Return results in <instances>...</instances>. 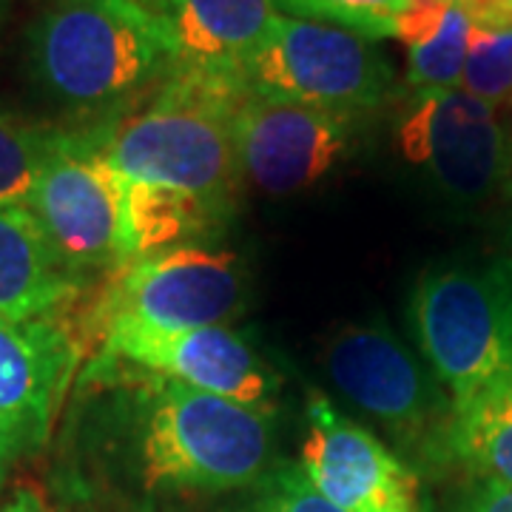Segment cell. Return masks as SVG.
I'll return each instance as SVG.
<instances>
[{"label":"cell","mask_w":512,"mask_h":512,"mask_svg":"<svg viewBox=\"0 0 512 512\" xmlns=\"http://www.w3.org/2000/svg\"><path fill=\"white\" fill-rule=\"evenodd\" d=\"M29 72L60 109L106 123L157 94L171 49L137 0H55L29 29Z\"/></svg>","instance_id":"cell-1"},{"label":"cell","mask_w":512,"mask_h":512,"mask_svg":"<svg viewBox=\"0 0 512 512\" xmlns=\"http://www.w3.org/2000/svg\"><path fill=\"white\" fill-rule=\"evenodd\" d=\"M245 97L239 77L168 74L143 109L97 123L100 146L123 183L234 205L242 171L231 120Z\"/></svg>","instance_id":"cell-2"},{"label":"cell","mask_w":512,"mask_h":512,"mask_svg":"<svg viewBox=\"0 0 512 512\" xmlns=\"http://www.w3.org/2000/svg\"><path fill=\"white\" fill-rule=\"evenodd\" d=\"M274 410L151 376L143 382L140 476L157 493H231L271 470Z\"/></svg>","instance_id":"cell-3"},{"label":"cell","mask_w":512,"mask_h":512,"mask_svg":"<svg viewBox=\"0 0 512 512\" xmlns=\"http://www.w3.org/2000/svg\"><path fill=\"white\" fill-rule=\"evenodd\" d=\"M421 356L453 407L512 373V259L447 262L424 271L410 293Z\"/></svg>","instance_id":"cell-4"},{"label":"cell","mask_w":512,"mask_h":512,"mask_svg":"<svg viewBox=\"0 0 512 512\" xmlns=\"http://www.w3.org/2000/svg\"><path fill=\"white\" fill-rule=\"evenodd\" d=\"M254 97L365 120L396 94V74L376 40L342 26L276 15L242 66Z\"/></svg>","instance_id":"cell-5"},{"label":"cell","mask_w":512,"mask_h":512,"mask_svg":"<svg viewBox=\"0 0 512 512\" xmlns=\"http://www.w3.org/2000/svg\"><path fill=\"white\" fill-rule=\"evenodd\" d=\"M325 370L336 390L376 419L404 450L447 461L456 407L430 367L384 325H350L330 339Z\"/></svg>","instance_id":"cell-6"},{"label":"cell","mask_w":512,"mask_h":512,"mask_svg":"<svg viewBox=\"0 0 512 512\" xmlns=\"http://www.w3.org/2000/svg\"><path fill=\"white\" fill-rule=\"evenodd\" d=\"M26 208L83 276L123 265V180L103 154L97 123L60 131Z\"/></svg>","instance_id":"cell-7"},{"label":"cell","mask_w":512,"mask_h":512,"mask_svg":"<svg viewBox=\"0 0 512 512\" xmlns=\"http://www.w3.org/2000/svg\"><path fill=\"white\" fill-rule=\"evenodd\" d=\"M248 274L234 251L183 245L137 256L117 268L103 325L154 330L228 325L245 311Z\"/></svg>","instance_id":"cell-8"},{"label":"cell","mask_w":512,"mask_h":512,"mask_svg":"<svg viewBox=\"0 0 512 512\" xmlns=\"http://www.w3.org/2000/svg\"><path fill=\"white\" fill-rule=\"evenodd\" d=\"M396 146L458 202H478L504 183L512 140L498 109L461 89L413 92L396 126Z\"/></svg>","instance_id":"cell-9"},{"label":"cell","mask_w":512,"mask_h":512,"mask_svg":"<svg viewBox=\"0 0 512 512\" xmlns=\"http://www.w3.org/2000/svg\"><path fill=\"white\" fill-rule=\"evenodd\" d=\"M103 353L109 362H123L140 373L165 376L231 402L274 410L279 373L262 353L228 325L191 330H154L111 322Z\"/></svg>","instance_id":"cell-10"},{"label":"cell","mask_w":512,"mask_h":512,"mask_svg":"<svg viewBox=\"0 0 512 512\" xmlns=\"http://www.w3.org/2000/svg\"><path fill=\"white\" fill-rule=\"evenodd\" d=\"M242 180L262 194H296L353 151L362 120L248 94L231 120Z\"/></svg>","instance_id":"cell-11"},{"label":"cell","mask_w":512,"mask_h":512,"mask_svg":"<svg viewBox=\"0 0 512 512\" xmlns=\"http://www.w3.org/2000/svg\"><path fill=\"white\" fill-rule=\"evenodd\" d=\"M302 473L345 512H424L419 478L379 436L339 413L330 399H308Z\"/></svg>","instance_id":"cell-12"},{"label":"cell","mask_w":512,"mask_h":512,"mask_svg":"<svg viewBox=\"0 0 512 512\" xmlns=\"http://www.w3.org/2000/svg\"><path fill=\"white\" fill-rule=\"evenodd\" d=\"M276 15L274 0H165L157 18L171 49V74L239 77Z\"/></svg>","instance_id":"cell-13"},{"label":"cell","mask_w":512,"mask_h":512,"mask_svg":"<svg viewBox=\"0 0 512 512\" xmlns=\"http://www.w3.org/2000/svg\"><path fill=\"white\" fill-rule=\"evenodd\" d=\"M77 350L49 319L15 322L0 316V419L40 439L72 376Z\"/></svg>","instance_id":"cell-14"},{"label":"cell","mask_w":512,"mask_h":512,"mask_svg":"<svg viewBox=\"0 0 512 512\" xmlns=\"http://www.w3.org/2000/svg\"><path fill=\"white\" fill-rule=\"evenodd\" d=\"M83 288V274L57 251L26 205L0 208V316L37 322Z\"/></svg>","instance_id":"cell-15"},{"label":"cell","mask_w":512,"mask_h":512,"mask_svg":"<svg viewBox=\"0 0 512 512\" xmlns=\"http://www.w3.org/2000/svg\"><path fill=\"white\" fill-rule=\"evenodd\" d=\"M234 205L160 185L123 183V265L137 256L205 245L225 228Z\"/></svg>","instance_id":"cell-16"},{"label":"cell","mask_w":512,"mask_h":512,"mask_svg":"<svg viewBox=\"0 0 512 512\" xmlns=\"http://www.w3.org/2000/svg\"><path fill=\"white\" fill-rule=\"evenodd\" d=\"M447 461L461 464L478 481L512 487V373L458 407Z\"/></svg>","instance_id":"cell-17"},{"label":"cell","mask_w":512,"mask_h":512,"mask_svg":"<svg viewBox=\"0 0 512 512\" xmlns=\"http://www.w3.org/2000/svg\"><path fill=\"white\" fill-rule=\"evenodd\" d=\"M60 131L0 109V208L26 205Z\"/></svg>","instance_id":"cell-18"},{"label":"cell","mask_w":512,"mask_h":512,"mask_svg":"<svg viewBox=\"0 0 512 512\" xmlns=\"http://www.w3.org/2000/svg\"><path fill=\"white\" fill-rule=\"evenodd\" d=\"M467 32V15L453 3L439 29L407 49V86L413 92L458 89L467 57Z\"/></svg>","instance_id":"cell-19"},{"label":"cell","mask_w":512,"mask_h":512,"mask_svg":"<svg viewBox=\"0 0 512 512\" xmlns=\"http://www.w3.org/2000/svg\"><path fill=\"white\" fill-rule=\"evenodd\" d=\"M458 89L493 109L512 106V29L470 26Z\"/></svg>","instance_id":"cell-20"},{"label":"cell","mask_w":512,"mask_h":512,"mask_svg":"<svg viewBox=\"0 0 512 512\" xmlns=\"http://www.w3.org/2000/svg\"><path fill=\"white\" fill-rule=\"evenodd\" d=\"M276 12L299 20L342 26L370 40L393 37L407 0H274Z\"/></svg>","instance_id":"cell-21"},{"label":"cell","mask_w":512,"mask_h":512,"mask_svg":"<svg viewBox=\"0 0 512 512\" xmlns=\"http://www.w3.org/2000/svg\"><path fill=\"white\" fill-rule=\"evenodd\" d=\"M245 512H345L313 487L299 464L268 470L254 487Z\"/></svg>","instance_id":"cell-22"},{"label":"cell","mask_w":512,"mask_h":512,"mask_svg":"<svg viewBox=\"0 0 512 512\" xmlns=\"http://www.w3.org/2000/svg\"><path fill=\"white\" fill-rule=\"evenodd\" d=\"M456 512H512V487L478 481L458 501Z\"/></svg>","instance_id":"cell-23"},{"label":"cell","mask_w":512,"mask_h":512,"mask_svg":"<svg viewBox=\"0 0 512 512\" xmlns=\"http://www.w3.org/2000/svg\"><path fill=\"white\" fill-rule=\"evenodd\" d=\"M470 26L512 29V0H456Z\"/></svg>","instance_id":"cell-24"},{"label":"cell","mask_w":512,"mask_h":512,"mask_svg":"<svg viewBox=\"0 0 512 512\" xmlns=\"http://www.w3.org/2000/svg\"><path fill=\"white\" fill-rule=\"evenodd\" d=\"M26 441H29V436L20 430L18 424L0 419V481H3V473H6V464L12 461V456L18 453Z\"/></svg>","instance_id":"cell-25"},{"label":"cell","mask_w":512,"mask_h":512,"mask_svg":"<svg viewBox=\"0 0 512 512\" xmlns=\"http://www.w3.org/2000/svg\"><path fill=\"white\" fill-rule=\"evenodd\" d=\"M0 512H57L52 510L43 498L32 490H20L15 493L9 501H3L0 504Z\"/></svg>","instance_id":"cell-26"},{"label":"cell","mask_w":512,"mask_h":512,"mask_svg":"<svg viewBox=\"0 0 512 512\" xmlns=\"http://www.w3.org/2000/svg\"><path fill=\"white\" fill-rule=\"evenodd\" d=\"M137 3H143V6H148L151 12H160L165 6V0H137Z\"/></svg>","instance_id":"cell-27"},{"label":"cell","mask_w":512,"mask_h":512,"mask_svg":"<svg viewBox=\"0 0 512 512\" xmlns=\"http://www.w3.org/2000/svg\"><path fill=\"white\" fill-rule=\"evenodd\" d=\"M3 12H6V0H0V18H3Z\"/></svg>","instance_id":"cell-28"}]
</instances>
